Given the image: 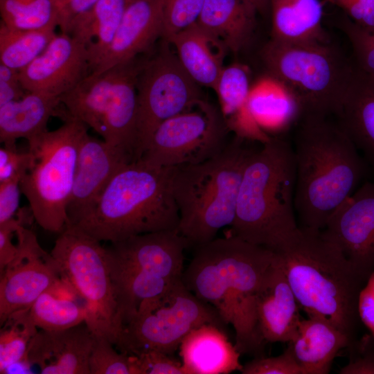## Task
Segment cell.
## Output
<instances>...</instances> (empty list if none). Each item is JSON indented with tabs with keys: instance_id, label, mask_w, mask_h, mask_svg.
I'll return each mask as SVG.
<instances>
[{
	"instance_id": "ba28073f",
	"label": "cell",
	"mask_w": 374,
	"mask_h": 374,
	"mask_svg": "<svg viewBox=\"0 0 374 374\" xmlns=\"http://www.w3.org/2000/svg\"><path fill=\"white\" fill-rule=\"evenodd\" d=\"M262 58L268 75L295 98L301 118L334 114L353 65L343 60L329 42L287 44L271 39Z\"/></svg>"
},
{
	"instance_id": "6da1fadb",
	"label": "cell",
	"mask_w": 374,
	"mask_h": 374,
	"mask_svg": "<svg viewBox=\"0 0 374 374\" xmlns=\"http://www.w3.org/2000/svg\"><path fill=\"white\" fill-rule=\"evenodd\" d=\"M274 256L267 248L230 234L196 247L183 271L184 285L232 326L241 355L264 356L266 342L258 328L256 297Z\"/></svg>"
},
{
	"instance_id": "44dd1931",
	"label": "cell",
	"mask_w": 374,
	"mask_h": 374,
	"mask_svg": "<svg viewBox=\"0 0 374 374\" xmlns=\"http://www.w3.org/2000/svg\"><path fill=\"white\" fill-rule=\"evenodd\" d=\"M299 309L275 254L256 297L258 324L265 341L289 343L293 340L301 319Z\"/></svg>"
},
{
	"instance_id": "5b68a950",
	"label": "cell",
	"mask_w": 374,
	"mask_h": 374,
	"mask_svg": "<svg viewBox=\"0 0 374 374\" xmlns=\"http://www.w3.org/2000/svg\"><path fill=\"white\" fill-rule=\"evenodd\" d=\"M173 170L141 159L132 161L114 176L91 211L73 226L109 243L177 230L179 212L172 193Z\"/></svg>"
},
{
	"instance_id": "ee69618b",
	"label": "cell",
	"mask_w": 374,
	"mask_h": 374,
	"mask_svg": "<svg viewBox=\"0 0 374 374\" xmlns=\"http://www.w3.org/2000/svg\"><path fill=\"white\" fill-rule=\"evenodd\" d=\"M33 154L28 150L19 152L17 148L1 147L0 149V183L21 178L29 168Z\"/></svg>"
},
{
	"instance_id": "d590c367",
	"label": "cell",
	"mask_w": 374,
	"mask_h": 374,
	"mask_svg": "<svg viewBox=\"0 0 374 374\" xmlns=\"http://www.w3.org/2000/svg\"><path fill=\"white\" fill-rule=\"evenodd\" d=\"M37 331L28 317L27 309L15 312L1 326V374L6 373L10 367L26 357L29 344Z\"/></svg>"
},
{
	"instance_id": "9a60e30c",
	"label": "cell",
	"mask_w": 374,
	"mask_h": 374,
	"mask_svg": "<svg viewBox=\"0 0 374 374\" xmlns=\"http://www.w3.org/2000/svg\"><path fill=\"white\" fill-rule=\"evenodd\" d=\"M321 231L368 279L374 271V181H364Z\"/></svg>"
},
{
	"instance_id": "1f68e13d",
	"label": "cell",
	"mask_w": 374,
	"mask_h": 374,
	"mask_svg": "<svg viewBox=\"0 0 374 374\" xmlns=\"http://www.w3.org/2000/svg\"><path fill=\"white\" fill-rule=\"evenodd\" d=\"M107 258L121 328L142 305L160 298L179 280H170L119 264L109 259L107 255Z\"/></svg>"
},
{
	"instance_id": "2e32d148",
	"label": "cell",
	"mask_w": 374,
	"mask_h": 374,
	"mask_svg": "<svg viewBox=\"0 0 374 374\" xmlns=\"http://www.w3.org/2000/svg\"><path fill=\"white\" fill-rule=\"evenodd\" d=\"M133 161V155L127 150L94 138L88 132L85 133L79 145L73 185L66 208L68 225H75L83 219L114 176Z\"/></svg>"
},
{
	"instance_id": "681fc988",
	"label": "cell",
	"mask_w": 374,
	"mask_h": 374,
	"mask_svg": "<svg viewBox=\"0 0 374 374\" xmlns=\"http://www.w3.org/2000/svg\"><path fill=\"white\" fill-rule=\"evenodd\" d=\"M357 308L360 321L374 336V271L359 293Z\"/></svg>"
},
{
	"instance_id": "52a82bcc",
	"label": "cell",
	"mask_w": 374,
	"mask_h": 374,
	"mask_svg": "<svg viewBox=\"0 0 374 374\" xmlns=\"http://www.w3.org/2000/svg\"><path fill=\"white\" fill-rule=\"evenodd\" d=\"M88 128L67 113L59 128L28 141L33 158L20 188L34 220L47 231L59 234L69 224L66 208L78 148Z\"/></svg>"
},
{
	"instance_id": "8992f818",
	"label": "cell",
	"mask_w": 374,
	"mask_h": 374,
	"mask_svg": "<svg viewBox=\"0 0 374 374\" xmlns=\"http://www.w3.org/2000/svg\"><path fill=\"white\" fill-rule=\"evenodd\" d=\"M235 136L217 154L195 164L174 167L172 193L179 212L177 231L189 246L216 238L233 222L244 168L256 149Z\"/></svg>"
},
{
	"instance_id": "836d02e7",
	"label": "cell",
	"mask_w": 374,
	"mask_h": 374,
	"mask_svg": "<svg viewBox=\"0 0 374 374\" xmlns=\"http://www.w3.org/2000/svg\"><path fill=\"white\" fill-rule=\"evenodd\" d=\"M27 314L37 329L45 330L67 329L85 323L87 319L84 304L57 296L54 289L42 293L27 309Z\"/></svg>"
},
{
	"instance_id": "74e56055",
	"label": "cell",
	"mask_w": 374,
	"mask_h": 374,
	"mask_svg": "<svg viewBox=\"0 0 374 374\" xmlns=\"http://www.w3.org/2000/svg\"><path fill=\"white\" fill-rule=\"evenodd\" d=\"M204 0H162L163 39L172 36L197 21Z\"/></svg>"
},
{
	"instance_id": "484cf974",
	"label": "cell",
	"mask_w": 374,
	"mask_h": 374,
	"mask_svg": "<svg viewBox=\"0 0 374 374\" xmlns=\"http://www.w3.org/2000/svg\"><path fill=\"white\" fill-rule=\"evenodd\" d=\"M167 42L175 47L181 64L192 79L199 86L214 89L224 67L223 61L228 51L225 46L197 22Z\"/></svg>"
},
{
	"instance_id": "603a6c76",
	"label": "cell",
	"mask_w": 374,
	"mask_h": 374,
	"mask_svg": "<svg viewBox=\"0 0 374 374\" xmlns=\"http://www.w3.org/2000/svg\"><path fill=\"white\" fill-rule=\"evenodd\" d=\"M179 350L185 374H228L242 368L240 353L224 329L213 323L190 331Z\"/></svg>"
},
{
	"instance_id": "5bb4252c",
	"label": "cell",
	"mask_w": 374,
	"mask_h": 374,
	"mask_svg": "<svg viewBox=\"0 0 374 374\" xmlns=\"http://www.w3.org/2000/svg\"><path fill=\"white\" fill-rule=\"evenodd\" d=\"M18 253L1 273L0 325L17 312L26 310L44 292L60 283L58 265L24 224L16 231Z\"/></svg>"
},
{
	"instance_id": "e575fe53",
	"label": "cell",
	"mask_w": 374,
	"mask_h": 374,
	"mask_svg": "<svg viewBox=\"0 0 374 374\" xmlns=\"http://www.w3.org/2000/svg\"><path fill=\"white\" fill-rule=\"evenodd\" d=\"M1 21L20 30L55 29L59 15L54 0H0Z\"/></svg>"
},
{
	"instance_id": "7402d4cb",
	"label": "cell",
	"mask_w": 374,
	"mask_h": 374,
	"mask_svg": "<svg viewBox=\"0 0 374 374\" xmlns=\"http://www.w3.org/2000/svg\"><path fill=\"white\" fill-rule=\"evenodd\" d=\"M374 174V74L354 63L334 114Z\"/></svg>"
},
{
	"instance_id": "60d3db41",
	"label": "cell",
	"mask_w": 374,
	"mask_h": 374,
	"mask_svg": "<svg viewBox=\"0 0 374 374\" xmlns=\"http://www.w3.org/2000/svg\"><path fill=\"white\" fill-rule=\"evenodd\" d=\"M349 360L342 367L341 374H374V336L365 335L360 339H355L347 347Z\"/></svg>"
},
{
	"instance_id": "f546056e",
	"label": "cell",
	"mask_w": 374,
	"mask_h": 374,
	"mask_svg": "<svg viewBox=\"0 0 374 374\" xmlns=\"http://www.w3.org/2000/svg\"><path fill=\"white\" fill-rule=\"evenodd\" d=\"M247 107L254 121L267 134L287 130L301 118V110L294 96L269 75L251 85Z\"/></svg>"
},
{
	"instance_id": "cb8c5ba5",
	"label": "cell",
	"mask_w": 374,
	"mask_h": 374,
	"mask_svg": "<svg viewBox=\"0 0 374 374\" xmlns=\"http://www.w3.org/2000/svg\"><path fill=\"white\" fill-rule=\"evenodd\" d=\"M353 341L333 324L317 317L301 319L289 342L302 374H327L339 352Z\"/></svg>"
},
{
	"instance_id": "ac0fdd59",
	"label": "cell",
	"mask_w": 374,
	"mask_h": 374,
	"mask_svg": "<svg viewBox=\"0 0 374 374\" xmlns=\"http://www.w3.org/2000/svg\"><path fill=\"white\" fill-rule=\"evenodd\" d=\"M188 246L177 230H167L111 242L106 250L111 260L175 280L182 277L184 251Z\"/></svg>"
},
{
	"instance_id": "b9f144b4",
	"label": "cell",
	"mask_w": 374,
	"mask_h": 374,
	"mask_svg": "<svg viewBox=\"0 0 374 374\" xmlns=\"http://www.w3.org/2000/svg\"><path fill=\"white\" fill-rule=\"evenodd\" d=\"M131 356L135 374H185L181 362L170 355L152 350Z\"/></svg>"
},
{
	"instance_id": "f1b7e54d",
	"label": "cell",
	"mask_w": 374,
	"mask_h": 374,
	"mask_svg": "<svg viewBox=\"0 0 374 374\" xmlns=\"http://www.w3.org/2000/svg\"><path fill=\"white\" fill-rule=\"evenodd\" d=\"M258 11L249 0H204L197 23L237 53L249 42Z\"/></svg>"
},
{
	"instance_id": "f907efd6",
	"label": "cell",
	"mask_w": 374,
	"mask_h": 374,
	"mask_svg": "<svg viewBox=\"0 0 374 374\" xmlns=\"http://www.w3.org/2000/svg\"><path fill=\"white\" fill-rule=\"evenodd\" d=\"M258 12H265L269 8V0H249Z\"/></svg>"
},
{
	"instance_id": "ffe728a7",
	"label": "cell",
	"mask_w": 374,
	"mask_h": 374,
	"mask_svg": "<svg viewBox=\"0 0 374 374\" xmlns=\"http://www.w3.org/2000/svg\"><path fill=\"white\" fill-rule=\"evenodd\" d=\"M162 0H132L114 37L91 73H100L148 52L163 37Z\"/></svg>"
},
{
	"instance_id": "30bf717a",
	"label": "cell",
	"mask_w": 374,
	"mask_h": 374,
	"mask_svg": "<svg viewBox=\"0 0 374 374\" xmlns=\"http://www.w3.org/2000/svg\"><path fill=\"white\" fill-rule=\"evenodd\" d=\"M51 254L61 278L84 300L86 325L93 335L115 346L121 325L106 247L77 226L68 225L59 233Z\"/></svg>"
},
{
	"instance_id": "c3c4849f",
	"label": "cell",
	"mask_w": 374,
	"mask_h": 374,
	"mask_svg": "<svg viewBox=\"0 0 374 374\" xmlns=\"http://www.w3.org/2000/svg\"><path fill=\"white\" fill-rule=\"evenodd\" d=\"M98 0H54L62 33H67L72 21L90 10Z\"/></svg>"
},
{
	"instance_id": "8fae6325",
	"label": "cell",
	"mask_w": 374,
	"mask_h": 374,
	"mask_svg": "<svg viewBox=\"0 0 374 374\" xmlns=\"http://www.w3.org/2000/svg\"><path fill=\"white\" fill-rule=\"evenodd\" d=\"M226 325L216 310L176 281L160 298L142 305L123 325L115 346L128 355L148 351L172 355L183 339L196 327Z\"/></svg>"
},
{
	"instance_id": "d6a6232c",
	"label": "cell",
	"mask_w": 374,
	"mask_h": 374,
	"mask_svg": "<svg viewBox=\"0 0 374 374\" xmlns=\"http://www.w3.org/2000/svg\"><path fill=\"white\" fill-rule=\"evenodd\" d=\"M55 29L20 30L0 22V63L21 71L55 36Z\"/></svg>"
},
{
	"instance_id": "ab89813d",
	"label": "cell",
	"mask_w": 374,
	"mask_h": 374,
	"mask_svg": "<svg viewBox=\"0 0 374 374\" xmlns=\"http://www.w3.org/2000/svg\"><path fill=\"white\" fill-rule=\"evenodd\" d=\"M242 374H302L292 348L276 357H257L242 366Z\"/></svg>"
},
{
	"instance_id": "7c38bea8",
	"label": "cell",
	"mask_w": 374,
	"mask_h": 374,
	"mask_svg": "<svg viewBox=\"0 0 374 374\" xmlns=\"http://www.w3.org/2000/svg\"><path fill=\"white\" fill-rule=\"evenodd\" d=\"M136 88L134 161L140 159L161 123L202 100L199 85L185 71L177 54L168 48L144 60Z\"/></svg>"
},
{
	"instance_id": "f6af8a7d",
	"label": "cell",
	"mask_w": 374,
	"mask_h": 374,
	"mask_svg": "<svg viewBox=\"0 0 374 374\" xmlns=\"http://www.w3.org/2000/svg\"><path fill=\"white\" fill-rule=\"evenodd\" d=\"M341 10L351 21L374 33V0H323Z\"/></svg>"
},
{
	"instance_id": "4fadbf2b",
	"label": "cell",
	"mask_w": 374,
	"mask_h": 374,
	"mask_svg": "<svg viewBox=\"0 0 374 374\" xmlns=\"http://www.w3.org/2000/svg\"><path fill=\"white\" fill-rule=\"evenodd\" d=\"M227 130L220 111L201 100L161 123L139 159L161 168L199 163L225 148Z\"/></svg>"
},
{
	"instance_id": "7dc6e473",
	"label": "cell",
	"mask_w": 374,
	"mask_h": 374,
	"mask_svg": "<svg viewBox=\"0 0 374 374\" xmlns=\"http://www.w3.org/2000/svg\"><path fill=\"white\" fill-rule=\"evenodd\" d=\"M19 72L0 64V106L20 99L28 91L20 82Z\"/></svg>"
},
{
	"instance_id": "4dcf8cb0",
	"label": "cell",
	"mask_w": 374,
	"mask_h": 374,
	"mask_svg": "<svg viewBox=\"0 0 374 374\" xmlns=\"http://www.w3.org/2000/svg\"><path fill=\"white\" fill-rule=\"evenodd\" d=\"M132 1L98 0L90 10L71 24L66 34L87 46L90 71L110 46Z\"/></svg>"
},
{
	"instance_id": "7a4b0ae2",
	"label": "cell",
	"mask_w": 374,
	"mask_h": 374,
	"mask_svg": "<svg viewBox=\"0 0 374 374\" xmlns=\"http://www.w3.org/2000/svg\"><path fill=\"white\" fill-rule=\"evenodd\" d=\"M292 145L296 166L294 208L301 227L323 230L370 170L350 139L327 117L299 120Z\"/></svg>"
},
{
	"instance_id": "4316f807",
	"label": "cell",
	"mask_w": 374,
	"mask_h": 374,
	"mask_svg": "<svg viewBox=\"0 0 374 374\" xmlns=\"http://www.w3.org/2000/svg\"><path fill=\"white\" fill-rule=\"evenodd\" d=\"M60 97L27 91L19 100L0 106V141L7 148H17L19 139L29 141L47 130L49 118L60 116Z\"/></svg>"
},
{
	"instance_id": "3957f363",
	"label": "cell",
	"mask_w": 374,
	"mask_h": 374,
	"mask_svg": "<svg viewBox=\"0 0 374 374\" xmlns=\"http://www.w3.org/2000/svg\"><path fill=\"white\" fill-rule=\"evenodd\" d=\"M274 252L299 308L353 341L361 321L359 295L367 278L319 230L299 226Z\"/></svg>"
},
{
	"instance_id": "8d00e7d4",
	"label": "cell",
	"mask_w": 374,
	"mask_h": 374,
	"mask_svg": "<svg viewBox=\"0 0 374 374\" xmlns=\"http://www.w3.org/2000/svg\"><path fill=\"white\" fill-rule=\"evenodd\" d=\"M107 338L94 335L89 366L90 374H135L132 357L114 348Z\"/></svg>"
},
{
	"instance_id": "d6986e66",
	"label": "cell",
	"mask_w": 374,
	"mask_h": 374,
	"mask_svg": "<svg viewBox=\"0 0 374 374\" xmlns=\"http://www.w3.org/2000/svg\"><path fill=\"white\" fill-rule=\"evenodd\" d=\"M93 339L85 323L60 330H40L33 337L25 359L43 374H90Z\"/></svg>"
},
{
	"instance_id": "9c48e42d",
	"label": "cell",
	"mask_w": 374,
	"mask_h": 374,
	"mask_svg": "<svg viewBox=\"0 0 374 374\" xmlns=\"http://www.w3.org/2000/svg\"><path fill=\"white\" fill-rule=\"evenodd\" d=\"M144 59L136 57L100 73H90L60 98L68 114L105 142L134 159L137 76Z\"/></svg>"
},
{
	"instance_id": "277c9868",
	"label": "cell",
	"mask_w": 374,
	"mask_h": 374,
	"mask_svg": "<svg viewBox=\"0 0 374 374\" xmlns=\"http://www.w3.org/2000/svg\"><path fill=\"white\" fill-rule=\"evenodd\" d=\"M292 144L271 137L250 157L241 180L231 234L278 249L298 230Z\"/></svg>"
},
{
	"instance_id": "bcb514c9",
	"label": "cell",
	"mask_w": 374,
	"mask_h": 374,
	"mask_svg": "<svg viewBox=\"0 0 374 374\" xmlns=\"http://www.w3.org/2000/svg\"><path fill=\"white\" fill-rule=\"evenodd\" d=\"M21 178L0 183V224L15 217L20 209Z\"/></svg>"
},
{
	"instance_id": "f35d334b",
	"label": "cell",
	"mask_w": 374,
	"mask_h": 374,
	"mask_svg": "<svg viewBox=\"0 0 374 374\" xmlns=\"http://www.w3.org/2000/svg\"><path fill=\"white\" fill-rule=\"evenodd\" d=\"M343 25L353 49L354 63L362 70L374 74V33L362 28L347 17Z\"/></svg>"
},
{
	"instance_id": "e0dca14e",
	"label": "cell",
	"mask_w": 374,
	"mask_h": 374,
	"mask_svg": "<svg viewBox=\"0 0 374 374\" xmlns=\"http://www.w3.org/2000/svg\"><path fill=\"white\" fill-rule=\"evenodd\" d=\"M87 46L71 35H55L45 50L19 72L28 91L60 97L89 73Z\"/></svg>"
},
{
	"instance_id": "d4e9b609",
	"label": "cell",
	"mask_w": 374,
	"mask_h": 374,
	"mask_svg": "<svg viewBox=\"0 0 374 374\" xmlns=\"http://www.w3.org/2000/svg\"><path fill=\"white\" fill-rule=\"evenodd\" d=\"M251 85L249 68L234 63L223 68L214 90L229 130L236 136L262 142L267 134L254 121L247 107Z\"/></svg>"
},
{
	"instance_id": "83f0119b",
	"label": "cell",
	"mask_w": 374,
	"mask_h": 374,
	"mask_svg": "<svg viewBox=\"0 0 374 374\" xmlns=\"http://www.w3.org/2000/svg\"><path fill=\"white\" fill-rule=\"evenodd\" d=\"M323 0H269L271 39L287 44L328 43Z\"/></svg>"
},
{
	"instance_id": "7bdbcfd3",
	"label": "cell",
	"mask_w": 374,
	"mask_h": 374,
	"mask_svg": "<svg viewBox=\"0 0 374 374\" xmlns=\"http://www.w3.org/2000/svg\"><path fill=\"white\" fill-rule=\"evenodd\" d=\"M29 216H33L29 206L20 208L15 217L0 224L1 272L16 258L19 249L17 244L12 242V237L19 225H25Z\"/></svg>"
}]
</instances>
